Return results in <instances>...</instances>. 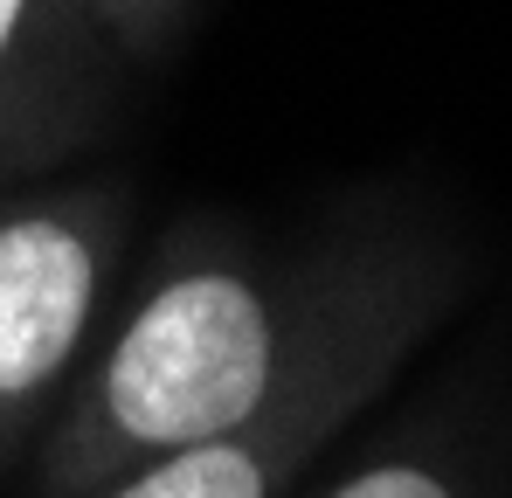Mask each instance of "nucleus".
<instances>
[{"label": "nucleus", "mask_w": 512, "mask_h": 498, "mask_svg": "<svg viewBox=\"0 0 512 498\" xmlns=\"http://www.w3.org/2000/svg\"><path fill=\"white\" fill-rule=\"evenodd\" d=\"M291 353L284 319L229 263H194L167 277L97 360L90 402L70 415L63 464L97 478V464H153L250 429L284 395Z\"/></svg>", "instance_id": "obj_1"}, {"label": "nucleus", "mask_w": 512, "mask_h": 498, "mask_svg": "<svg viewBox=\"0 0 512 498\" xmlns=\"http://www.w3.org/2000/svg\"><path fill=\"white\" fill-rule=\"evenodd\" d=\"M84 42L77 0H0V160H28L63 111L56 63Z\"/></svg>", "instance_id": "obj_3"}, {"label": "nucleus", "mask_w": 512, "mask_h": 498, "mask_svg": "<svg viewBox=\"0 0 512 498\" xmlns=\"http://www.w3.org/2000/svg\"><path fill=\"white\" fill-rule=\"evenodd\" d=\"M77 7H84V21H104V28L132 35V28H146L160 7H173V0H77Z\"/></svg>", "instance_id": "obj_6"}, {"label": "nucleus", "mask_w": 512, "mask_h": 498, "mask_svg": "<svg viewBox=\"0 0 512 498\" xmlns=\"http://www.w3.org/2000/svg\"><path fill=\"white\" fill-rule=\"evenodd\" d=\"M270 409L236 436H215V443L167 450V457L139 464V478H118L104 498H270V485H277V443L263 436Z\"/></svg>", "instance_id": "obj_4"}, {"label": "nucleus", "mask_w": 512, "mask_h": 498, "mask_svg": "<svg viewBox=\"0 0 512 498\" xmlns=\"http://www.w3.org/2000/svg\"><path fill=\"white\" fill-rule=\"evenodd\" d=\"M333 498H457L436 471H416V464H381V471H360L346 478Z\"/></svg>", "instance_id": "obj_5"}, {"label": "nucleus", "mask_w": 512, "mask_h": 498, "mask_svg": "<svg viewBox=\"0 0 512 498\" xmlns=\"http://www.w3.org/2000/svg\"><path fill=\"white\" fill-rule=\"evenodd\" d=\"M104 229L84 201L0 208V429H21L77 367L104 298Z\"/></svg>", "instance_id": "obj_2"}]
</instances>
